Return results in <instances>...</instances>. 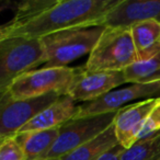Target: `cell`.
I'll use <instances>...</instances> for the list:
<instances>
[{"mask_svg":"<svg viewBox=\"0 0 160 160\" xmlns=\"http://www.w3.org/2000/svg\"><path fill=\"white\" fill-rule=\"evenodd\" d=\"M118 0H56L35 19L17 25L10 36L42 38L60 31L102 27L108 12Z\"/></svg>","mask_w":160,"mask_h":160,"instance_id":"6da1fadb","label":"cell"},{"mask_svg":"<svg viewBox=\"0 0 160 160\" xmlns=\"http://www.w3.org/2000/svg\"><path fill=\"white\" fill-rule=\"evenodd\" d=\"M136 62L138 57L131 29L104 27L82 68L89 72L124 71Z\"/></svg>","mask_w":160,"mask_h":160,"instance_id":"7a4b0ae2","label":"cell"},{"mask_svg":"<svg viewBox=\"0 0 160 160\" xmlns=\"http://www.w3.org/2000/svg\"><path fill=\"white\" fill-rule=\"evenodd\" d=\"M46 62L41 38L8 36L0 41V89H7L21 75Z\"/></svg>","mask_w":160,"mask_h":160,"instance_id":"3957f363","label":"cell"},{"mask_svg":"<svg viewBox=\"0 0 160 160\" xmlns=\"http://www.w3.org/2000/svg\"><path fill=\"white\" fill-rule=\"evenodd\" d=\"M104 27L80 28L53 33L41 38L44 47L45 68L66 67L75 59L90 54Z\"/></svg>","mask_w":160,"mask_h":160,"instance_id":"277c9868","label":"cell"},{"mask_svg":"<svg viewBox=\"0 0 160 160\" xmlns=\"http://www.w3.org/2000/svg\"><path fill=\"white\" fill-rule=\"evenodd\" d=\"M78 71L79 68L68 66L34 69L17 78L8 90L17 100L36 99L51 93L67 96Z\"/></svg>","mask_w":160,"mask_h":160,"instance_id":"5b68a950","label":"cell"},{"mask_svg":"<svg viewBox=\"0 0 160 160\" xmlns=\"http://www.w3.org/2000/svg\"><path fill=\"white\" fill-rule=\"evenodd\" d=\"M118 112L72 118L59 128V134L45 158H62L107 131ZM43 158V159H45Z\"/></svg>","mask_w":160,"mask_h":160,"instance_id":"8992f818","label":"cell"},{"mask_svg":"<svg viewBox=\"0 0 160 160\" xmlns=\"http://www.w3.org/2000/svg\"><path fill=\"white\" fill-rule=\"evenodd\" d=\"M59 97L60 94L51 93L36 99L17 100L10 94L8 88L0 89V138L16 136L32 118Z\"/></svg>","mask_w":160,"mask_h":160,"instance_id":"52a82bcc","label":"cell"},{"mask_svg":"<svg viewBox=\"0 0 160 160\" xmlns=\"http://www.w3.org/2000/svg\"><path fill=\"white\" fill-rule=\"evenodd\" d=\"M160 97V80L146 83H132L121 89H114L109 93L91 102L78 105L77 114L73 118H85L90 115L118 112L126 104L138 99H151Z\"/></svg>","mask_w":160,"mask_h":160,"instance_id":"ba28073f","label":"cell"},{"mask_svg":"<svg viewBox=\"0 0 160 160\" xmlns=\"http://www.w3.org/2000/svg\"><path fill=\"white\" fill-rule=\"evenodd\" d=\"M126 82L124 71L89 72L79 68L67 96L75 102H91Z\"/></svg>","mask_w":160,"mask_h":160,"instance_id":"9c48e42d","label":"cell"},{"mask_svg":"<svg viewBox=\"0 0 160 160\" xmlns=\"http://www.w3.org/2000/svg\"><path fill=\"white\" fill-rule=\"evenodd\" d=\"M158 105L160 97L142 100L118 110L113 126L116 139L123 148L127 149L135 144L142 125Z\"/></svg>","mask_w":160,"mask_h":160,"instance_id":"30bf717a","label":"cell"},{"mask_svg":"<svg viewBox=\"0 0 160 160\" xmlns=\"http://www.w3.org/2000/svg\"><path fill=\"white\" fill-rule=\"evenodd\" d=\"M148 20L160 21V0H118L105 16L102 27L129 29Z\"/></svg>","mask_w":160,"mask_h":160,"instance_id":"8fae6325","label":"cell"},{"mask_svg":"<svg viewBox=\"0 0 160 160\" xmlns=\"http://www.w3.org/2000/svg\"><path fill=\"white\" fill-rule=\"evenodd\" d=\"M78 105L68 96H60L57 100L32 118L18 134L28 132L46 131V129L60 127L72 120L77 114ZM17 134V135H18Z\"/></svg>","mask_w":160,"mask_h":160,"instance_id":"7c38bea8","label":"cell"},{"mask_svg":"<svg viewBox=\"0 0 160 160\" xmlns=\"http://www.w3.org/2000/svg\"><path fill=\"white\" fill-rule=\"evenodd\" d=\"M129 29L138 60H146L159 53L160 21H144L134 24Z\"/></svg>","mask_w":160,"mask_h":160,"instance_id":"4fadbf2b","label":"cell"},{"mask_svg":"<svg viewBox=\"0 0 160 160\" xmlns=\"http://www.w3.org/2000/svg\"><path fill=\"white\" fill-rule=\"evenodd\" d=\"M59 128L56 127L46 131L28 132L14 136L24 152L25 160H40L45 158L59 134Z\"/></svg>","mask_w":160,"mask_h":160,"instance_id":"5bb4252c","label":"cell"},{"mask_svg":"<svg viewBox=\"0 0 160 160\" xmlns=\"http://www.w3.org/2000/svg\"><path fill=\"white\" fill-rule=\"evenodd\" d=\"M118 145L113 124L99 136L66 153L60 160H98L104 152Z\"/></svg>","mask_w":160,"mask_h":160,"instance_id":"9a60e30c","label":"cell"},{"mask_svg":"<svg viewBox=\"0 0 160 160\" xmlns=\"http://www.w3.org/2000/svg\"><path fill=\"white\" fill-rule=\"evenodd\" d=\"M126 82L146 83L160 80V52L146 60H138L124 70Z\"/></svg>","mask_w":160,"mask_h":160,"instance_id":"2e32d148","label":"cell"},{"mask_svg":"<svg viewBox=\"0 0 160 160\" xmlns=\"http://www.w3.org/2000/svg\"><path fill=\"white\" fill-rule=\"evenodd\" d=\"M160 156V132L146 139L137 140L124 149L120 160H157Z\"/></svg>","mask_w":160,"mask_h":160,"instance_id":"e0dca14e","label":"cell"},{"mask_svg":"<svg viewBox=\"0 0 160 160\" xmlns=\"http://www.w3.org/2000/svg\"><path fill=\"white\" fill-rule=\"evenodd\" d=\"M55 2L56 0H28L19 2L17 5L16 17L12 21L17 25L24 24L49 9Z\"/></svg>","mask_w":160,"mask_h":160,"instance_id":"ac0fdd59","label":"cell"},{"mask_svg":"<svg viewBox=\"0 0 160 160\" xmlns=\"http://www.w3.org/2000/svg\"><path fill=\"white\" fill-rule=\"evenodd\" d=\"M0 160H25V156L17 138L7 137L0 142Z\"/></svg>","mask_w":160,"mask_h":160,"instance_id":"d6986e66","label":"cell"},{"mask_svg":"<svg viewBox=\"0 0 160 160\" xmlns=\"http://www.w3.org/2000/svg\"><path fill=\"white\" fill-rule=\"evenodd\" d=\"M158 132H160V105H158L153 110L150 116L146 120V122L142 125V129H140L139 134L137 136V140L146 139L148 137H151L155 134H157Z\"/></svg>","mask_w":160,"mask_h":160,"instance_id":"ffe728a7","label":"cell"},{"mask_svg":"<svg viewBox=\"0 0 160 160\" xmlns=\"http://www.w3.org/2000/svg\"><path fill=\"white\" fill-rule=\"evenodd\" d=\"M123 151H124V148L118 144L112 149H110L109 151L103 153L98 160H120Z\"/></svg>","mask_w":160,"mask_h":160,"instance_id":"44dd1931","label":"cell"},{"mask_svg":"<svg viewBox=\"0 0 160 160\" xmlns=\"http://www.w3.org/2000/svg\"><path fill=\"white\" fill-rule=\"evenodd\" d=\"M14 29H16V23L12 20L10 22L0 25V41L11 35L12 32L14 31Z\"/></svg>","mask_w":160,"mask_h":160,"instance_id":"7402d4cb","label":"cell"},{"mask_svg":"<svg viewBox=\"0 0 160 160\" xmlns=\"http://www.w3.org/2000/svg\"><path fill=\"white\" fill-rule=\"evenodd\" d=\"M40 160H60V158H45V159H40Z\"/></svg>","mask_w":160,"mask_h":160,"instance_id":"603a6c76","label":"cell"},{"mask_svg":"<svg viewBox=\"0 0 160 160\" xmlns=\"http://www.w3.org/2000/svg\"><path fill=\"white\" fill-rule=\"evenodd\" d=\"M157 160H160V156H159V158H158V159Z\"/></svg>","mask_w":160,"mask_h":160,"instance_id":"cb8c5ba5","label":"cell"},{"mask_svg":"<svg viewBox=\"0 0 160 160\" xmlns=\"http://www.w3.org/2000/svg\"><path fill=\"white\" fill-rule=\"evenodd\" d=\"M1 140H2V139H1V138H0V142H1Z\"/></svg>","mask_w":160,"mask_h":160,"instance_id":"d4e9b609","label":"cell"}]
</instances>
